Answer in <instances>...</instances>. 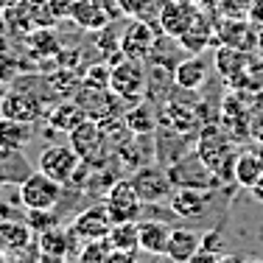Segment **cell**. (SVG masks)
Masks as SVG:
<instances>
[{
    "mask_svg": "<svg viewBox=\"0 0 263 263\" xmlns=\"http://www.w3.org/2000/svg\"><path fill=\"white\" fill-rule=\"evenodd\" d=\"M196 154L202 157V162L216 174L221 182H230L235 174V146H233V137L224 135V129L218 126H202L199 132V140H196ZM235 182V179H233Z\"/></svg>",
    "mask_w": 263,
    "mask_h": 263,
    "instance_id": "6da1fadb",
    "label": "cell"
},
{
    "mask_svg": "<svg viewBox=\"0 0 263 263\" xmlns=\"http://www.w3.org/2000/svg\"><path fill=\"white\" fill-rule=\"evenodd\" d=\"M67 137H70V148L79 154V160L87 162L90 168H104V162L109 160L112 143L106 140V135H104V129L98 121L84 118Z\"/></svg>",
    "mask_w": 263,
    "mask_h": 263,
    "instance_id": "7a4b0ae2",
    "label": "cell"
},
{
    "mask_svg": "<svg viewBox=\"0 0 263 263\" xmlns=\"http://www.w3.org/2000/svg\"><path fill=\"white\" fill-rule=\"evenodd\" d=\"M65 185L51 179L48 174H42L40 168L31 171L20 185H17V196H20V208L23 210H56Z\"/></svg>",
    "mask_w": 263,
    "mask_h": 263,
    "instance_id": "3957f363",
    "label": "cell"
},
{
    "mask_svg": "<svg viewBox=\"0 0 263 263\" xmlns=\"http://www.w3.org/2000/svg\"><path fill=\"white\" fill-rule=\"evenodd\" d=\"M168 177L174 187H196V191H216L221 179L202 162L199 154H185L168 165Z\"/></svg>",
    "mask_w": 263,
    "mask_h": 263,
    "instance_id": "277c9868",
    "label": "cell"
},
{
    "mask_svg": "<svg viewBox=\"0 0 263 263\" xmlns=\"http://www.w3.org/2000/svg\"><path fill=\"white\" fill-rule=\"evenodd\" d=\"M146 67L137 59H121L112 65L109 73V90L115 92L121 101H143L146 96Z\"/></svg>",
    "mask_w": 263,
    "mask_h": 263,
    "instance_id": "5b68a950",
    "label": "cell"
},
{
    "mask_svg": "<svg viewBox=\"0 0 263 263\" xmlns=\"http://www.w3.org/2000/svg\"><path fill=\"white\" fill-rule=\"evenodd\" d=\"M204 11L193 0H162L160 14H157V28L168 40H179Z\"/></svg>",
    "mask_w": 263,
    "mask_h": 263,
    "instance_id": "8992f818",
    "label": "cell"
},
{
    "mask_svg": "<svg viewBox=\"0 0 263 263\" xmlns=\"http://www.w3.org/2000/svg\"><path fill=\"white\" fill-rule=\"evenodd\" d=\"M132 185H135V191H137V196H140L143 204H160L162 199H168L171 191H174L171 177H168V168L165 165H154V162H146V165L135 168Z\"/></svg>",
    "mask_w": 263,
    "mask_h": 263,
    "instance_id": "52a82bcc",
    "label": "cell"
},
{
    "mask_svg": "<svg viewBox=\"0 0 263 263\" xmlns=\"http://www.w3.org/2000/svg\"><path fill=\"white\" fill-rule=\"evenodd\" d=\"M104 208L112 216V224H115V221H137L146 204L140 202L132 179H115V182L106 187Z\"/></svg>",
    "mask_w": 263,
    "mask_h": 263,
    "instance_id": "ba28073f",
    "label": "cell"
},
{
    "mask_svg": "<svg viewBox=\"0 0 263 263\" xmlns=\"http://www.w3.org/2000/svg\"><path fill=\"white\" fill-rule=\"evenodd\" d=\"M81 160L79 154L70 148V143H51V146L42 148L40 160H36V168H40L42 174H48L51 179H56V182L62 185H70L73 174L79 171Z\"/></svg>",
    "mask_w": 263,
    "mask_h": 263,
    "instance_id": "9c48e42d",
    "label": "cell"
},
{
    "mask_svg": "<svg viewBox=\"0 0 263 263\" xmlns=\"http://www.w3.org/2000/svg\"><path fill=\"white\" fill-rule=\"evenodd\" d=\"M45 112H48L45 101L36 98L34 92H28V90L11 87V90L3 92V98H0V115L11 118V121H23V123H31V126H34L36 121L45 118Z\"/></svg>",
    "mask_w": 263,
    "mask_h": 263,
    "instance_id": "30bf717a",
    "label": "cell"
},
{
    "mask_svg": "<svg viewBox=\"0 0 263 263\" xmlns=\"http://www.w3.org/2000/svg\"><path fill=\"white\" fill-rule=\"evenodd\" d=\"M160 40V28L157 23H146V20H132L126 31L121 34V51L126 59L146 62L152 56L154 45Z\"/></svg>",
    "mask_w": 263,
    "mask_h": 263,
    "instance_id": "8fae6325",
    "label": "cell"
},
{
    "mask_svg": "<svg viewBox=\"0 0 263 263\" xmlns=\"http://www.w3.org/2000/svg\"><path fill=\"white\" fill-rule=\"evenodd\" d=\"M255 34L258 26H252L249 17H221L218 14L213 20V42L218 40V45H233L241 51L255 48Z\"/></svg>",
    "mask_w": 263,
    "mask_h": 263,
    "instance_id": "7c38bea8",
    "label": "cell"
},
{
    "mask_svg": "<svg viewBox=\"0 0 263 263\" xmlns=\"http://www.w3.org/2000/svg\"><path fill=\"white\" fill-rule=\"evenodd\" d=\"M73 101L79 104V109L84 112V118H90V121H104V118H109L118 112V101H121V98H118L109 87H92V84H84V81H81V87L76 90Z\"/></svg>",
    "mask_w": 263,
    "mask_h": 263,
    "instance_id": "4fadbf2b",
    "label": "cell"
},
{
    "mask_svg": "<svg viewBox=\"0 0 263 263\" xmlns=\"http://www.w3.org/2000/svg\"><path fill=\"white\" fill-rule=\"evenodd\" d=\"M160 123L174 132H179V135H187L193 137L196 132H202V109L193 104H182V101H174V98H168L165 104L160 106Z\"/></svg>",
    "mask_w": 263,
    "mask_h": 263,
    "instance_id": "5bb4252c",
    "label": "cell"
},
{
    "mask_svg": "<svg viewBox=\"0 0 263 263\" xmlns=\"http://www.w3.org/2000/svg\"><path fill=\"white\" fill-rule=\"evenodd\" d=\"M112 227V216L106 213L104 202L101 204H90V208H84L81 213H76V218L70 221V235L81 238V241H96V238H106Z\"/></svg>",
    "mask_w": 263,
    "mask_h": 263,
    "instance_id": "9a60e30c",
    "label": "cell"
},
{
    "mask_svg": "<svg viewBox=\"0 0 263 263\" xmlns=\"http://www.w3.org/2000/svg\"><path fill=\"white\" fill-rule=\"evenodd\" d=\"M73 243H76V238L70 235V230H65V227H51V230H45V233H36L34 235V247H36V252L42 255V258H48V260H53V263H62L67 258V255L73 252Z\"/></svg>",
    "mask_w": 263,
    "mask_h": 263,
    "instance_id": "2e32d148",
    "label": "cell"
},
{
    "mask_svg": "<svg viewBox=\"0 0 263 263\" xmlns=\"http://www.w3.org/2000/svg\"><path fill=\"white\" fill-rule=\"evenodd\" d=\"M210 204V191H196V187H174L168 196V208L177 218H199Z\"/></svg>",
    "mask_w": 263,
    "mask_h": 263,
    "instance_id": "e0dca14e",
    "label": "cell"
},
{
    "mask_svg": "<svg viewBox=\"0 0 263 263\" xmlns=\"http://www.w3.org/2000/svg\"><path fill=\"white\" fill-rule=\"evenodd\" d=\"M34 243V233L28 230L26 221L20 218H0V255H14L26 252Z\"/></svg>",
    "mask_w": 263,
    "mask_h": 263,
    "instance_id": "ac0fdd59",
    "label": "cell"
},
{
    "mask_svg": "<svg viewBox=\"0 0 263 263\" xmlns=\"http://www.w3.org/2000/svg\"><path fill=\"white\" fill-rule=\"evenodd\" d=\"M70 20L76 23L79 28L90 31V34H96V31H101L104 26L112 23L109 14H106V9H104V0H73Z\"/></svg>",
    "mask_w": 263,
    "mask_h": 263,
    "instance_id": "d6986e66",
    "label": "cell"
},
{
    "mask_svg": "<svg viewBox=\"0 0 263 263\" xmlns=\"http://www.w3.org/2000/svg\"><path fill=\"white\" fill-rule=\"evenodd\" d=\"M168 235L171 227L160 218H146V221H137V247L146 255H162L165 252Z\"/></svg>",
    "mask_w": 263,
    "mask_h": 263,
    "instance_id": "ffe728a7",
    "label": "cell"
},
{
    "mask_svg": "<svg viewBox=\"0 0 263 263\" xmlns=\"http://www.w3.org/2000/svg\"><path fill=\"white\" fill-rule=\"evenodd\" d=\"M81 121H84V112L79 109V104L73 101V98H62V101H56L51 109L45 112V123L51 129L62 132V135H70Z\"/></svg>",
    "mask_w": 263,
    "mask_h": 263,
    "instance_id": "44dd1931",
    "label": "cell"
},
{
    "mask_svg": "<svg viewBox=\"0 0 263 263\" xmlns=\"http://www.w3.org/2000/svg\"><path fill=\"white\" fill-rule=\"evenodd\" d=\"M208 62L202 59L199 53H193L191 59L179 62L177 67H174V84L179 87V90H199V87L208 81Z\"/></svg>",
    "mask_w": 263,
    "mask_h": 263,
    "instance_id": "7402d4cb",
    "label": "cell"
},
{
    "mask_svg": "<svg viewBox=\"0 0 263 263\" xmlns=\"http://www.w3.org/2000/svg\"><path fill=\"white\" fill-rule=\"evenodd\" d=\"M31 137H34L31 123L11 121V118L0 115V148H9V152H26Z\"/></svg>",
    "mask_w": 263,
    "mask_h": 263,
    "instance_id": "603a6c76",
    "label": "cell"
},
{
    "mask_svg": "<svg viewBox=\"0 0 263 263\" xmlns=\"http://www.w3.org/2000/svg\"><path fill=\"white\" fill-rule=\"evenodd\" d=\"M247 59H249V51H241V48H233V45H218L216 56H213V65H216L218 76L230 84L241 73V67L247 65Z\"/></svg>",
    "mask_w": 263,
    "mask_h": 263,
    "instance_id": "cb8c5ba5",
    "label": "cell"
},
{
    "mask_svg": "<svg viewBox=\"0 0 263 263\" xmlns=\"http://www.w3.org/2000/svg\"><path fill=\"white\" fill-rule=\"evenodd\" d=\"M123 121H126L132 135H154L160 118L154 115V109L148 101H135L126 112H123Z\"/></svg>",
    "mask_w": 263,
    "mask_h": 263,
    "instance_id": "d4e9b609",
    "label": "cell"
},
{
    "mask_svg": "<svg viewBox=\"0 0 263 263\" xmlns=\"http://www.w3.org/2000/svg\"><path fill=\"white\" fill-rule=\"evenodd\" d=\"M177 42L185 48L187 53H202L204 48L213 42V20H210V14H202Z\"/></svg>",
    "mask_w": 263,
    "mask_h": 263,
    "instance_id": "484cf974",
    "label": "cell"
},
{
    "mask_svg": "<svg viewBox=\"0 0 263 263\" xmlns=\"http://www.w3.org/2000/svg\"><path fill=\"white\" fill-rule=\"evenodd\" d=\"M31 174V165L26 160L23 152H9V148H0V182H11V185H20Z\"/></svg>",
    "mask_w": 263,
    "mask_h": 263,
    "instance_id": "4316f807",
    "label": "cell"
},
{
    "mask_svg": "<svg viewBox=\"0 0 263 263\" xmlns=\"http://www.w3.org/2000/svg\"><path fill=\"white\" fill-rule=\"evenodd\" d=\"M199 243H202V235L193 233V230H171L168 243H165V255H171L174 260L185 263L199 249Z\"/></svg>",
    "mask_w": 263,
    "mask_h": 263,
    "instance_id": "83f0119b",
    "label": "cell"
},
{
    "mask_svg": "<svg viewBox=\"0 0 263 263\" xmlns=\"http://www.w3.org/2000/svg\"><path fill=\"white\" fill-rule=\"evenodd\" d=\"M28 51L36 62H45V59H56V53L62 51L59 40L51 28H34L28 34Z\"/></svg>",
    "mask_w": 263,
    "mask_h": 263,
    "instance_id": "f1b7e54d",
    "label": "cell"
},
{
    "mask_svg": "<svg viewBox=\"0 0 263 263\" xmlns=\"http://www.w3.org/2000/svg\"><path fill=\"white\" fill-rule=\"evenodd\" d=\"M263 174V162L258 157V152H243V154H238L235 157V174H233V179L241 187H252L255 182H258V177Z\"/></svg>",
    "mask_w": 263,
    "mask_h": 263,
    "instance_id": "f546056e",
    "label": "cell"
},
{
    "mask_svg": "<svg viewBox=\"0 0 263 263\" xmlns=\"http://www.w3.org/2000/svg\"><path fill=\"white\" fill-rule=\"evenodd\" d=\"M230 84L238 87L241 92H260L263 90V59L249 53L247 65L241 67V73H238Z\"/></svg>",
    "mask_w": 263,
    "mask_h": 263,
    "instance_id": "4dcf8cb0",
    "label": "cell"
},
{
    "mask_svg": "<svg viewBox=\"0 0 263 263\" xmlns=\"http://www.w3.org/2000/svg\"><path fill=\"white\" fill-rule=\"evenodd\" d=\"M112 249H126V252H137V221H115L106 233Z\"/></svg>",
    "mask_w": 263,
    "mask_h": 263,
    "instance_id": "1f68e13d",
    "label": "cell"
},
{
    "mask_svg": "<svg viewBox=\"0 0 263 263\" xmlns=\"http://www.w3.org/2000/svg\"><path fill=\"white\" fill-rule=\"evenodd\" d=\"M162 0H118V9L123 17L129 20H146V23H157Z\"/></svg>",
    "mask_w": 263,
    "mask_h": 263,
    "instance_id": "d6a6232c",
    "label": "cell"
},
{
    "mask_svg": "<svg viewBox=\"0 0 263 263\" xmlns=\"http://www.w3.org/2000/svg\"><path fill=\"white\" fill-rule=\"evenodd\" d=\"M48 84H51V92L56 98H73L76 90L81 87V76L73 70H65V67H53V73L48 76Z\"/></svg>",
    "mask_w": 263,
    "mask_h": 263,
    "instance_id": "836d02e7",
    "label": "cell"
},
{
    "mask_svg": "<svg viewBox=\"0 0 263 263\" xmlns=\"http://www.w3.org/2000/svg\"><path fill=\"white\" fill-rule=\"evenodd\" d=\"M23 221L28 224L31 233H45V230H51L59 224V213L56 210H26L23 213Z\"/></svg>",
    "mask_w": 263,
    "mask_h": 263,
    "instance_id": "e575fe53",
    "label": "cell"
},
{
    "mask_svg": "<svg viewBox=\"0 0 263 263\" xmlns=\"http://www.w3.org/2000/svg\"><path fill=\"white\" fill-rule=\"evenodd\" d=\"M112 252L106 238H96V241H84V247L79 249V263H104L106 255Z\"/></svg>",
    "mask_w": 263,
    "mask_h": 263,
    "instance_id": "d590c367",
    "label": "cell"
},
{
    "mask_svg": "<svg viewBox=\"0 0 263 263\" xmlns=\"http://www.w3.org/2000/svg\"><path fill=\"white\" fill-rule=\"evenodd\" d=\"M96 48L104 53V59H109L112 53L121 51V36H115L112 23H109V26H104L101 31H96Z\"/></svg>",
    "mask_w": 263,
    "mask_h": 263,
    "instance_id": "8d00e7d4",
    "label": "cell"
},
{
    "mask_svg": "<svg viewBox=\"0 0 263 263\" xmlns=\"http://www.w3.org/2000/svg\"><path fill=\"white\" fill-rule=\"evenodd\" d=\"M109 73H112L109 62H96V65H87L81 81H84V84H92V87H109Z\"/></svg>",
    "mask_w": 263,
    "mask_h": 263,
    "instance_id": "74e56055",
    "label": "cell"
},
{
    "mask_svg": "<svg viewBox=\"0 0 263 263\" xmlns=\"http://www.w3.org/2000/svg\"><path fill=\"white\" fill-rule=\"evenodd\" d=\"M216 9L221 17H249L252 0H216Z\"/></svg>",
    "mask_w": 263,
    "mask_h": 263,
    "instance_id": "f35d334b",
    "label": "cell"
},
{
    "mask_svg": "<svg viewBox=\"0 0 263 263\" xmlns=\"http://www.w3.org/2000/svg\"><path fill=\"white\" fill-rule=\"evenodd\" d=\"M202 249H213V252H221L224 255V238L218 230H208V233L202 235V243H199Z\"/></svg>",
    "mask_w": 263,
    "mask_h": 263,
    "instance_id": "ab89813d",
    "label": "cell"
},
{
    "mask_svg": "<svg viewBox=\"0 0 263 263\" xmlns=\"http://www.w3.org/2000/svg\"><path fill=\"white\" fill-rule=\"evenodd\" d=\"M185 263H221V252H213V249H202V247H199Z\"/></svg>",
    "mask_w": 263,
    "mask_h": 263,
    "instance_id": "60d3db41",
    "label": "cell"
},
{
    "mask_svg": "<svg viewBox=\"0 0 263 263\" xmlns=\"http://www.w3.org/2000/svg\"><path fill=\"white\" fill-rule=\"evenodd\" d=\"M104 263H137V252H126V249H112Z\"/></svg>",
    "mask_w": 263,
    "mask_h": 263,
    "instance_id": "b9f144b4",
    "label": "cell"
},
{
    "mask_svg": "<svg viewBox=\"0 0 263 263\" xmlns=\"http://www.w3.org/2000/svg\"><path fill=\"white\" fill-rule=\"evenodd\" d=\"M249 20H252V26H263V0H252Z\"/></svg>",
    "mask_w": 263,
    "mask_h": 263,
    "instance_id": "7bdbcfd3",
    "label": "cell"
},
{
    "mask_svg": "<svg viewBox=\"0 0 263 263\" xmlns=\"http://www.w3.org/2000/svg\"><path fill=\"white\" fill-rule=\"evenodd\" d=\"M221 263H260V260H252L247 255H221Z\"/></svg>",
    "mask_w": 263,
    "mask_h": 263,
    "instance_id": "ee69618b",
    "label": "cell"
},
{
    "mask_svg": "<svg viewBox=\"0 0 263 263\" xmlns=\"http://www.w3.org/2000/svg\"><path fill=\"white\" fill-rule=\"evenodd\" d=\"M249 191H252L255 202H260V204H263V174H260V177H258V182H255L252 187H249Z\"/></svg>",
    "mask_w": 263,
    "mask_h": 263,
    "instance_id": "f6af8a7d",
    "label": "cell"
},
{
    "mask_svg": "<svg viewBox=\"0 0 263 263\" xmlns=\"http://www.w3.org/2000/svg\"><path fill=\"white\" fill-rule=\"evenodd\" d=\"M20 3H23V0H0V11L6 14V11H11L14 6H20Z\"/></svg>",
    "mask_w": 263,
    "mask_h": 263,
    "instance_id": "bcb514c9",
    "label": "cell"
},
{
    "mask_svg": "<svg viewBox=\"0 0 263 263\" xmlns=\"http://www.w3.org/2000/svg\"><path fill=\"white\" fill-rule=\"evenodd\" d=\"M255 48H258V53L263 56V26H258V34H255Z\"/></svg>",
    "mask_w": 263,
    "mask_h": 263,
    "instance_id": "7dc6e473",
    "label": "cell"
},
{
    "mask_svg": "<svg viewBox=\"0 0 263 263\" xmlns=\"http://www.w3.org/2000/svg\"><path fill=\"white\" fill-rule=\"evenodd\" d=\"M154 258H157L154 263H179V260H174L171 255H165V252H162V255H154Z\"/></svg>",
    "mask_w": 263,
    "mask_h": 263,
    "instance_id": "c3c4849f",
    "label": "cell"
},
{
    "mask_svg": "<svg viewBox=\"0 0 263 263\" xmlns=\"http://www.w3.org/2000/svg\"><path fill=\"white\" fill-rule=\"evenodd\" d=\"M6 31H9V28H6V14H3V11H0V36H3Z\"/></svg>",
    "mask_w": 263,
    "mask_h": 263,
    "instance_id": "681fc988",
    "label": "cell"
},
{
    "mask_svg": "<svg viewBox=\"0 0 263 263\" xmlns=\"http://www.w3.org/2000/svg\"><path fill=\"white\" fill-rule=\"evenodd\" d=\"M0 263H3V255H0Z\"/></svg>",
    "mask_w": 263,
    "mask_h": 263,
    "instance_id": "f907efd6",
    "label": "cell"
},
{
    "mask_svg": "<svg viewBox=\"0 0 263 263\" xmlns=\"http://www.w3.org/2000/svg\"><path fill=\"white\" fill-rule=\"evenodd\" d=\"M0 185H3V182H0Z\"/></svg>",
    "mask_w": 263,
    "mask_h": 263,
    "instance_id": "816d5d0a",
    "label": "cell"
}]
</instances>
